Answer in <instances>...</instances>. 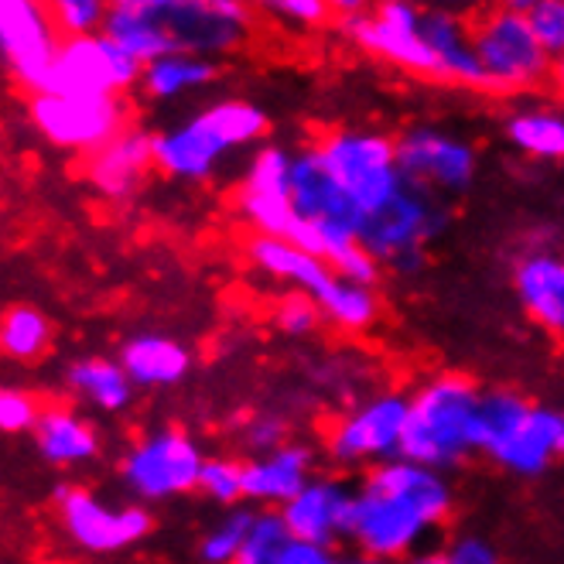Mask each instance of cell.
<instances>
[{
    "mask_svg": "<svg viewBox=\"0 0 564 564\" xmlns=\"http://www.w3.org/2000/svg\"><path fill=\"white\" fill-rule=\"evenodd\" d=\"M455 492L445 473L393 458L362 473L352 503V551L408 561L424 551V541L452 517Z\"/></svg>",
    "mask_w": 564,
    "mask_h": 564,
    "instance_id": "obj_1",
    "label": "cell"
},
{
    "mask_svg": "<svg viewBox=\"0 0 564 564\" xmlns=\"http://www.w3.org/2000/svg\"><path fill=\"white\" fill-rule=\"evenodd\" d=\"M253 11L243 0H113L104 35L141 65L161 55L223 58L250 42Z\"/></svg>",
    "mask_w": 564,
    "mask_h": 564,
    "instance_id": "obj_2",
    "label": "cell"
},
{
    "mask_svg": "<svg viewBox=\"0 0 564 564\" xmlns=\"http://www.w3.org/2000/svg\"><path fill=\"white\" fill-rule=\"evenodd\" d=\"M268 134V113L240 96H223L198 113L154 134V169L172 182H209L229 151H243Z\"/></svg>",
    "mask_w": 564,
    "mask_h": 564,
    "instance_id": "obj_3",
    "label": "cell"
},
{
    "mask_svg": "<svg viewBox=\"0 0 564 564\" xmlns=\"http://www.w3.org/2000/svg\"><path fill=\"white\" fill-rule=\"evenodd\" d=\"M482 390L466 373H435L411 393L401 458L427 469H458L479 455Z\"/></svg>",
    "mask_w": 564,
    "mask_h": 564,
    "instance_id": "obj_4",
    "label": "cell"
},
{
    "mask_svg": "<svg viewBox=\"0 0 564 564\" xmlns=\"http://www.w3.org/2000/svg\"><path fill=\"white\" fill-rule=\"evenodd\" d=\"M479 455L520 479L544 476L564 458V411L527 401L510 387L482 390Z\"/></svg>",
    "mask_w": 564,
    "mask_h": 564,
    "instance_id": "obj_5",
    "label": "cell"
},
{
    "mask_svg": "<svg viewBox=\"0 0 564 564\" xmlns=\"http://www.w3.org/2000/svg\"><path fill=\"white\" fill-rule=\"evenodd\" d=\"M247 260L260 274L274 278L278 284H288L294 294H305L322 308L325 322L339 332H367L380 318V294L377 288L356 284L343 274H336L328 263L302 247L271 240V237H250Z\"/></svg>",
    "mask_w": 564,
    "mask_h": 564,
    "instance_id": "obj_6",
    "label": "cell"
},
{
    "mask_svg": "<svg viewBox=\"0 0 564 564\" xmlns=\"http://www.w3.org/2000/svg\"><path fill=\"white\" fill-rule=\"evenodd\" d=\"M448 203L404 185L390 203L362 219L359 243L380 263V271L411 278L427 263V250L448 229Z\"/></svg>",
    "mask_w": 564,
    "mask_h": 564,
    "instance_id": "obj_7",
    "label": "cell"
},
{
    "mask_svg": "<svg viewBox=\"0 0 564 564\" xmlns=\"http://www.w3.org/2000/svg\"><path fill=\"white\" fill-rule=\"evenodd\" d=\"M473 52L489 93H530L551 83L554 58L541 48L517 4L486 8L473 18Z\"/></svg>",
    "mask_w": 564,
    "mask_h": 564,
    "instance_id": "obj_8",
    "label": "cell"
},
{
    "mask_svg": "<svg viewBox=\"0 0 564 564\" xmlns=\"http://www.w3.org/2000/svg\"><path fill=\"white\" fill-rule=\"evenodd\" d=\"M206 448L178 424H161L134 438L120 458V482L134 503L151 507L195 492L206 469Z\"/></svg>",
    "mask_w": 564,
    "mask_h": 564,
    "instance_id": "obj_9",
    "label": "cell"
},
{
    "mask_svg": "<svg viewBox=\"0 0 564 564\" xmlns=\"http://www.w3.org/2000/svg\"><path fill=\"white\" fill-rule=\"evenodd\" d=\"M411 414V393L387 387L346 408L325 431V455L339 469H377L401 458Z\"/></svg>",
    "mask_w": 564,
    "mask_h": 564,
    "instance_id": "obj_10",
    "label": "cell"
},
{
    "mask_svg": "<svg viewBox=\"0 0 564 564\" xmlns=\"http://www.w3.org/2000/svg\"><path fill=\"white\" fill-rule=\"evenodd\" d=\"M328 172L346 188V195L370 216L383 209L404 188L401 164H397V141L367 127H336L315 141Z\"/></svg>",
    "mask_w": 564,
    "mask_h": 564,
    "instance_id": "obj_11",
    "label": "cell"
},
{
    "mask_svg": "<svg viewBox=\"0 0 564 564\" xmlns=\"http://www.w3.org/2000/svg\"><path fill=\"white\" fill-rule=\"evenodd\" d=\"M58 530L76 551L107 557L138 547L151 538L154 517L141 503H110L96 489L65 482L52 492Z\"/></svg>",
    "mask_w": 564,
    "mask_h": 564,
    "instance_id": "obj_12",
    "label": "cell"
},
{
    "mask_svg": "<svg viewBox=\"0 0 564 564\" xmlns=\"http://www.w3.org/2000/svg\"><path fill=\"white\" fill-rule=\"evenodd\" d=\"M28 123L52 148L89 158L130 127V107L123 96L35 93L28 99Z\"/></svg>",
    "mask_w": 564,
    "mask_h": 564,
    "instance_id": "obj_13",
    "label": "cell"
},
{
    "mask_svg": "<svg viewBox=\"0 0 564 564\" xmlns=\"http://www.w3.org/2000/svg\"><path fill=\"white\" fill-rule=\"evenodd\" d=\"M393 141L404 185L424 195H435L442 203H452L455 195L473 188L479 172V154L466 138L448 134V130L435 123H411Z\"/></svg>",
    "mask_w": 564,
    "mask_h": 564,
    "instance_id": "obj_14",
    "label": "cell"
},
{
    "mask_svg": "<svg viewBox=\"0 0 564 564\" xmlns=\"http://www.w3.org/2000/svg\"><path fill=\"white\" fill-rule=\"evenodd\" d=\"M291 161L294 148L263 144L250 154L237 182V213L253 229V237L294 243L302 240V223L291 203Z\"/></svg>",
    "mask_w": 564,
    "mask_h": 564,
    "instance_id": "obj_15",
    "label": "cell"
},
{
    "mask_svg": "<svg viewBox=\"0 0 564 564\" xmlns=\"http://www.w3.org/2000/svg\"><path fill=\"white\" fill-rule=\"evenodd\" d=\"M144 65L107 35L62 39L45 93L55 96H123L141 89Z\"/></svg>",
    "mask_w": 564,
    "mask_h": 564,
    "instance_id": "obj_16",
    "label": "cell"
},
{
    "mask_svg": "<svg viewBox=\"0 0 564 564\" xmlns=\"http://www.w3.org/2000/svg\"><path fill=\"white\" fill-rule=\"evenodd\" d=\"M62 35L48 4L39 0H0V55L8 73L31 96L45 93L52 65L58 58Z\"/></svg>",
    "mask_w": 564,
    "mask_h": 564,
    "instance_id": "obj_17",
    "label": "cell"
},
{
    "mask_svg": "<svg viewBox=\"0 0 564 564\" xmlns=\"http://www.w3.org/2000/svg\"><path fill=\"white\" fill-rule=\"evenodd\" d=\"M352 503H356V486H349L343 476H328L318 473L294 500L278 510L288 534L294 541H308V544H322L332 547L346 538L352 530Z\"/></svg>",
    "mask_w": 564,
    "mask_h": 564,
    "instance_id": "obj_18",
    "label": "cell"
},
{
    "mask_svg": "<svg viewBox=\"0 0 564 564\" xmlns=\"http://www.w3.org/2000/svg\"><path fill=\"white\" fill-rule=\"evenodd\" d=\"M154 169V134L138 127H127L120 138L104 144L86 158V182L99 198L113 206L130 203L148 182Z\"/></svg>",
    "mask_w": 564,
    "mask_h": 564,
    "instance_id": "obj_19",
    "label": "cell"
},
{
    "mask_svg": "<svg viewBox=\"0 0 564 564\" xmlns=\"http://www.w3.org/2000/svg\"><path fill=\"white\" fill-rule=\"evenodd\" d=\"M510 284L527 318L564 343V253L551 247L523 250L513 260Z\"/></svg>",
    "mask_w": 564,
    "mask_h": 564,
    "instance_id": "obj_20",
    "label": "cell"
},
{
    "mask_svg": "<svg viewBox=\"0 0 564 564\" xmlns=\"http://www.w3.org/2000/svg\"><path fill=\"white\" fill-rule=\"evenodd\" d=\"M315 476V448L308 442H288L268 455H250L243 458V503L284 510Z\"/></svg>",
    "mask_w": 564,
    "mask_h": 564,
    "instance_id": "obj_21",
    "label": "cell"
},
{
    "mask_svg": "<svg viewBox=\"0 0 564 564\" xmlns=\"http://www.w3.org/2000/svg\"><path fill=\"white\" fill-rule=\"evenodd\" d=\"M421 35L438 65V83L482 89V69L473 52V21L445 4H421Z\"/></svg>",
    "mask_w": 564,
    "mask_h": 564,
    "instance_id": "obj_22",
    "label": "cell"
},
{
    "mask_svg": "<svg viewBox=\"0 0 564 564\" xmlns=\"http://www.w3.org/2000/svg\"><path fill=\"white\" fill-rule=\"evenodd\" d=\"M117 359L138 390L178 387L192 373V349L161 332H138V336L123 339Z\"/></svg>",
    "mask_w": 564,
    "mask_h": 564,
    "instance_id": "obj_23",
    "label": "cell"
},
{
    "mask_svg": "<svg viewBox=\"0 0 564 564\" xmlns=\"http://www.w3.org/2000/svg\"><path fill=\"white\" fill-rule=\"evenodd\" d=\"M31 438L39 455L55 469H76L99 455V431L76 404H45Z\"/></svg>",
    "mask_w": 564,
    "mask_h": 564,
    "instance_id": "obj_24",
    "label": "cell"
},
{
    "mask_svg": "<svg viewBox=\"0 0 564 564\" xmlns=\"http://www.w3.org/2000/svg\"><path fill=\"white\" fill-rule=\"evenodd\" d=\"M65 390L79 404L96 414H120L134 404V380L127 377L120 359L110 356H79L62 373Z\"/></svg>",
    "mask_w": 564,
    "mask_h": 564,
    "instance_id": "obj_25",
    "label": "cell"
},
{
    "mask_svg": "<svg viewBox=\"0 0 564 564\" xmlns=\"http://www.w3.org/2000/svg\"><path fill=\"white\" fill-rule=\"evenodd\" d=\"M219 62L203 55H161L151 65H144L141 96L151 104H172L178 96L209 89L219 79Z\"/></svg>",
    "mask_w": 564,
    "mask_h": 564,
    "instance_id": "obj_26",
    "label": "cell"
},
{
    "mask_svg": "<svg viewBox=\"0 0 564 564\" xmlns=\"http://www.w3.org/2000/svg\"><path fill=\"white\" fill-rule=\"evenodd\" d=\"M510 148L530 161H564V110L554 107H520L503 120Z\"/></svg>",
    "mask_w": 564,
    "mask_h": 564,
    "instance_id": "obj_27",
    "label": "cell"
},
{
    "mask_svg": "<svg viewBox=\"0 0 564 564\" xmlns=\"http://www.w3.org/2000/svg\"><path fill=\"white\" fill-rule=\"evenodd\" d=\"M52 346V318L35 305H11L0 322V349L14 362H35Z\"/></svg>",
    "mask_w": 564,
    "mask_h": 564,
    "instance_id": "obj_28",
    "label": "cell"
},
{
    "mask_svg": "<svg viewBox=\"0 0 564 564\" xmlns=\"http://www.w3.org/2000/svg\"><path fill=\"white\" fill-rule=\"evenodd\" d=\"M253 513L247 503L223 513L203 538H198V557L203 564H234L240 557V551L247 547L250 527H253Z\"/></svg>",
    "mask_w": 564,
    "mask_h": 564,
    "instance_id": "obj_29",
    "label": "cell"
},
{
    "mask_svg": "<svg viewBox=\"0 0 564 564\" xmlns=\"http://www.w3.org/2000/svg\"><path fill=\"white\" fill-rule=\"evenodd\" d=\"M198 492L216 507H243V458L234 455H209Z\"/></svg>",
    "mask_w": 564,
    "mask_h": 564,
    "instance_id": "obj_30",
    "label": "cell"
},
{
    "mask_svg": "<svg viewBox=\"0 0 564 564\" xmlns=\"http://www.w3.org/2000/svg\"><path fill=\"white\" fill-rule=\"evenodd\" d=\"M288 541H291V534H288L281 513L278 510H257L247 547L240 551V557L234 564H278V554L284 551Z\"/></svg>",
    "mask_w": 564,
    "mask_h": 564,
    "instance_id": "obj_31",
    "label": "cell"
},
{
    "mask_svg": "<svg viewBox=\"0 0 564 564\" xmlns=\"http://www.w3.org/2000/svg\"><path fill=\"white\" fill-rule=\"evenodd\" d=\"M48 11L62 39H89L104 35L110 4H104V0H55Z\"/></svg>",
    "mask_w": 564,
    "mask_h": 564,
    "instance_id": "obj_32",
    "label": "cell"
},
{
    "mask_svg": "<svg viewBox=\"0 0 564 564\" xmlns=\"http://www.w3.org/2000/svg\"><path fill=\"white\" fill-rule=\"evenodd\" d=\"M523 11L541 48L557 62L564 58V0H513Z\"/></svg>",
    "mask_w": 564,
    "mask_h": 564,
    "instance_id": "obj_33",
    "label": "cell"
},
{
    "mask_svg": "<svg viewBox=\"0 0 564 564\" xmlns=\"http://www.w3.org/2000/svg\"><path fill=\"white\" fill-rule=\"evenodd\" d=\"M240 442L247 458L250 455H268L274 448H284L291 438V421L278 411H257L240 424Z\"/></svg>",
    "mask_w": 564,
    "mask_h": 564,
    "instance_id": "obj_34",
    "label": "cell"
},
{
    "mask_svg": "<svg viewBox=\"0 0 564 564\" xmlns=\"http://www.w3.org/2000/svg\"><path fill=\"white\" fill-rule=\"evenodd\" d=\"M45 404L24 387L0 390V431L4 435H35Z\"/></svg>",
    "mask_w": 564,
    "mask_h": 564,
    "instance_id": "obj_35",
    "label": "cell"
},
{
    "mask_svg": "<svg viewBox=\"0 0 564 564\" xmlns=\"http://www.w3.org/2000/svg\"><path fill=\"white\" fill-rule=\"evenodd\" d=\"M322 322H325L322 308L312 302V297H305V294L291 291V294H284L281 302L274 305V325H278L281 336H288V339H308V336H315Z\"/></svg>",
    "mask_w": 564,
    "mask_h": 564,
    "instance_id": "obj_36",
    "label": "cell"
},
{
    "mask_svg": "<svg viewBox=\"0 0 564 564\" xmlns=\"http://www.w3.org/2000/svg\"><path fill=\"white\" fill-rule=\"evenodd\" d=\"M263 11L294 28H322L332 21L336 8L328 0H271V4H263Z\"/></svg>",
    "mask_w": 564,
    "mask_h": 564,
    "instance_id": "obj_37",
    "label": "cell"
},
{
    "mask_svg": "<svg viewBox=\"0 0 564 564\" xmlns=\"http://www.w3.org/2000/svg\"><path fill=\"white\" fill-rule=\"evenodd\" d=\"M442 554L448 564H503L500 551L482 534H455L442 544Z\"/></svg>",
    "mask_w": 564,
    "mask_h": 564,
    "instance_id": "obj_38",
    "label": "cell"
},
{
    "mask_svg": "<svg viewBox=\"0 0 564 564\" xmlns=\"http://www.w3.org/2000/svg\"><path fill=\"white\" fill-rule=\"evenodd\" d=\"M278 564H339V554L322 544H308V541H288L284 551L278 554Z\"/></svg>",
    "mask_w": 564,
    "mask_h": 564,
    "instance_id": "obj_39",
    "label": "cell"
},
{
    "mask_svg": "<svg viewBox=\"0 0 564 564\" xmlns=\"http://www.w3.org/2000/svg\"><path fill=\"white\" fill-rule=\"evenodd\" d=\"M339 564H401V561H387V557H373V554H362V551H349V554H339Z\"/></svg>",
    "mask_w": 564,
    "mask_h": 564,
    "instance_id": "obj_40",
    "label": "cell"
},
{
    "mask_svg": "<svg viewBox=\"0 0 564 564\" xmlns=\"http://www.w3.org/2000/svg\"><path fill=\"white\" fill-rule=\"evenodd\" d=\"M404 564H448V561H445L442 547H438V551H431V547H424V551H417L414 557H408Z\"/></svg>",
    "mask_w": 564,
    "mask_h": 564,
    "instance_id": "obj_41",
    "label": "cell"
},
{
    "mask_svg": "<svg viewBox=\"0 0 564 564\" xmlns=\"http://www.w3.org/2000/svg\"><path fill=\"white\" fill-rule=\"evenodd\" d=\"M551 86H554L557 99H561V104H564V58H557V62H554V73H551Z\"/></svg>",
    "mask_w": 564,
    "mask_h": 564,
    "instance_id": "obj_42",
    "label": "cell"
}]
</instances>
